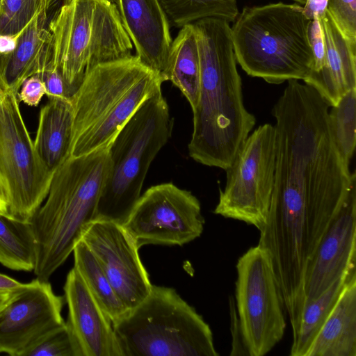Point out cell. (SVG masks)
Returning <instances> with one entry per match:
<instances>
[{"instance_id": "6da1fadb", "label": "cell", "mask_w": 356, "mask_h": 356, "mask_svg": "<svg viewBox=\"0 0 356 356\" xmlns=\"http://www.w3.org/2000/svg\"><path fill=\"white\" fill-rule=\"evenodd\" d=\"M330 104L314 88L289 80L274 104L276 165L264 234L293 249L319 243L356 176L341 157L328 127Z\"/></svg>"}, {"instance_id": "7a4b0ae2", "label": "cell", "mask_w": 356, "mask_h": 356, "mask_svg": "<svg viewBox=\"0 0 356 356\" xmlns=\"http://www.w3.org/2000/svg\"><path fill=\"white\" fill-rule=\"evenodd\" d=\"M193 24L200 56V88L193 111L188 154L199 163L226 170L256 118L244 105L229 22L207 17Z\"/></svg>"}, {"instance_id": "3957f363", "label": "cell", "mask_w": 356, "mask_h": 356, "mask_svg": "<svg viewBox=\"0 0 356 356\" xmlns=\"http://www.w3.org/2000/svg\"><path fill=\"white\" fill-rule=\"evenodd\" d=\"M110 168L108 149L70 156L54 172L47 195L31 224L36 242V278L48 281L95 220Z\"/></svg>"}, {"instance_id": "277c9868", "label": "cell", "mask_w": 356, "mask_h": 356, "mask_svg": "<svg viewBox=\"0 0 356 356\" xmlns=\"http://www.w3.org/2000/svg\"><path fill=\"white\" fill-rule=\"evenodd\" d=\"M163 82L136 55L89 70L70 99L74 123L70 156L108 149L140 106L161 91Z\"/></svg>"}, {"instance_id": "5b68a950", "label": "cell", "mask_w": 356, "mask_h": 356, "mask_svg": "<svg viewBox=\"0 0 356 356\" xmlns=\"http://www.w3.org/2000/svg\"><path fill=\"white\" fill-rule=\"evenodd\" d=\"M311 20L298 3L244 7L231 28L236 62L249 76L271 84L304 81L314 63Z\"/></svg>"}, {"instance_id": "8992f818", "label": "cell", "mask_w": 356, "mask_h": 356, "mask_svg": "<svg viewBox=\"0 0 356 356\" xmlns=\"http://www.w3.org/2000/svg\"><path fill=\"white\" fill-rule=\"evenodd\" d=\"M48 29L53 63L72 97L92 68L132 55L133 44L109 0H64Z\"/></svg>"}, {"instance_id": "52a82bcc", "label": "cell", "mask_w": 356, "mask_h": 356, "mask_svg": "<svg viewBox=\"0 0 356 356\" xmlns=\"http://www.w3.org/2000/svg\"><path fill=\"white\" fill-rule=\"evenodd\" d=\"M122 356H218L212 331L171 287L147 296L113 323Z\"/></svg>"}, {"instance_id": "ba28073f", "label": "cell", "mask_w": 356, "mask_h": 356, "mask_svg": "<svg viewBox=\"0 0 356 356\" xmlns=\"http://www.w3.org/2000/svg\"><path fill=\"white\" fill-rule=\"evenodd\" d=\"M173 120L161 91L146 100L108 147L110 168L95 220L123 225L141 195L146 175L172 135Z\"/></svg>"}, {"instance_id": "9c48e42d", "label": "cell", "mask_w": 356, "mask_h": 356, "mask_svg": "<svg viewBox=\"0 0 356 356\" xmlns=\"http://www.w3.org/2000/svg\"><path fill=\"white\" fill-rule=\"evenodd\" d=\"M236 313L248 355L263 356L282 339L285 305L269 252L257 245L236 264Z\"/></svg>"}, {"instance_id": "30bf717a", "label": "cell", "mask_w": 356, "mask_h": 356, "mask_svg": "<svg viewBox=\"0 0 356 356\" xmlns=\"http://www.w3.org/2000/svg\"><path fill=\"white\" fill-rule=\"evenodd\" d=\"M276 149L274 125L265 123L249 134L225 170L214 213L263 229L274 188Z\"/></svg>"}, {"instance_id": "8fae6325", "label": "cell", "mask_w": 356, "mask_h": 356, "mask_svg": "<svg viewBox=\"0 0 356 356\" xmlns=\"http://www.w3.org/2000/svg\"><path fill=\"white\" fill-rule=\"evenodd\" d=\"M0 110V172L10 195L9 216L31 222L53 176L40 159L21 110L18 92L6 90Z\"/></svg>"}, {"instance_id": "7c38bea8", "label": "cell", "mask_w": 356, "mask_h": 356, "mask_svg": "<svg viewBox=\"0 0 356 356\" xmlns=\"http://www.w3.org/2000/svg\"><path fill=\"white\" fill-rule=\"evenodd\" d=\"M204 223L200 202L191 191L163 183L140 195L123 226L140 248L183 245L201 236Z\"/></svg>"}, {"instance_id": "4fadbf2b", "label": "cell", "mask_w": 356, "mask_h": 356, "mask_svg": "<svg viewBox=\"0 0 356 356\" xmlns=\"http://www.w3.org/2000/svg\"><path fill=\"white\" fill-rule=\"evenodd\" d=\"M65 298L49 281L38 278L12 294L0 311V353L24 356L49 334L65 324L61 312Z\"/></svg>"}, {"instance_id": "5bb4252c", "label": "cell", "mask_w": 356, "mask_h": 356, "mask_svg": "<svg viewBox=\"0 0 356 356\" xmlns=\"http://www.w3.org/2000/svg\"><path fill=\"white\" fill-rule=\"evenodd\" d=\"M81 239L129 310L147 296L152 284L140 259L139 248L123 225L94 220Z\"/></svg>"}, {"instance_id": "9a60e30c", "label": "cell", "mask_w": 356, "mask_h": 356, "mask_svg": "<svg viewBox=\"0 0 356 356\" xmlns=\"http://www.w3.org/2000/svg\"><path fill=\"white\" fill-rule=\"evenodd\" d=\"M356 176L337 218L323 237L305 278V305L336 280L356 271Z\"/></svg>"}, {"instance_id": "2e32d148", "label": "cell", "mask_w": 356, "mask_h": 356, "mask_svg": "<svg viewBox=\"0 0 356 356\" xmlns=\"http://www.w3.org/2000/svg\"><path fill=\"white\" fill-rule=\"evenodd\" d=\"M66 324L81 356H122L113 324L73 267L64 285Z\"/></svg>"}, {"instance_id": "e0dca14e", "label": "cell", "mask_w": 356, "mask_h": 356, "mask_svg": "<svg viewBox=\"0 0 356 356\" xmlns=\"http://www.w3.org/2000/svg\"><path fill=\"white\" fill-rule=\"evenodd\" d=\"M123 26L135 46L136 56L168 81L170 26L159 0H118Z\"/></svg>"}, {"instance_id": "ac0fdd59", "label": "cell", "mask_w": 356, "mask_h": 356, "mask_svg": "<svg viewBox=\"0 0 356 356\" xmlns=\"http://www.w3.org/2000/svg\"><path fill=\"white\" fill-rule=\"evenodd\" d=\"M325 43L324 66L310 73L304 82L335 106L341 97L356 88V40L345 36L326 10L319 17Z\"/></svg>"}, {"instance_id": "d6986e66", "label": "cell", "mask_w": 356, "mask_h": 356, "mask_svg": "<svg viewBox=\"0 0 356 356\" xmlns=\"http://www.w3.org/2000/svg\"><path fill=\"white\" fill-rule=\"evenodd\" d=\"M46 12L40 10L19 33L14 48L0 54V83L18 92L30 76L40 77L52 63L51 38L46 27Z\"/></svg>"}, {"instance_id": "ffe728a7", "label": "cell", "mask_w": 356, "mask_h": 356, "mask_svg": "<svg viewBox=\"0 0 356 356\" xmlns=\"http://www.w3.org/2000/svg\"><path fill=\"white\" fill-rule=\"evenodd\" d=\"M305 356H356V277L346 285Z\"/></svg>"}, {"instance_id": "44dd1931", "label": "cell", "mask_w": 356, "mask_h": 356, "mask_svg": "<svg viewBox=\"0 0 356 356\" xmlns=\"http://www.w3.org/2000/svg\"><path fill=\"white\" fill-rule=\"evenodd\" d=\"M73 123L70 99L49 98L40 111L33 143L40 159L52 173L70 157Z\"/></svg>"}, {"instance_id": "7402d4cb", "label": "cell", "mask_w": 356, "mask_h": 356, "mask_svg": "<svg viewBox=\"0 0 356 356\" xmlns=\"http://www.w3.org/2000/svg\"><path fill=\"white\" fill-rule=\"evenodd\" d=\"M168 81L180 90L193 111L199 100L200 62L193 23L181 27L172 41L168 55Z\"/></svg>"}, {"instance_id": "603a6c76", "label": "cell", "mask_w": 356, "mask_h": 356, "mask_svg": "<svg viewBox=\"0 0 356 356\" xmlns=\"http://www.w3.org/2000/svg\"><path fill=\"white\" fill-rule=\"evenodd\" d=\"M74 268L113 324L129 311L118 297L92 253L80 239L73 249Z\"/></svg>"}, {"instance_id": "cb8c5ba5", "label": "cell", "mask_w": 356, "mask_h": 356, "mask_svg": "<svg viewBox=\"0 0 356 356\" xmlns=\"http://www.w3.org/2000/svg\"><path fill=\"white\" fill-rule=\"evenodd\" d=\"M355 277L356 271L346 274L336 280L316 299L305 304L299 327L293 335L291 355L305 356L346 285Z\"/></svg>"}, {"instance_id": "d4e9b609", "label": "cell", "mask_w": 356, "mask_h": 356, "mask_svg": "<svg viewBox=\"0 0 356 356\" xmlns=\"http://www.w3.org/2000/svg\"><path fill=\"white\" fill-rule=\"evenodd\" d=\"M36 242L31 222L0 215V264L22 271H33Z\"/></svg>"}, {"instance_id": "484cf974", "label": "cell", "mask_w": 356, "mask_h": 356, "mask_svg": "<svg viewBox=\"0 0 356 356\" xmlns=\"http://www.w3.org/2000/svg\"><path fill=\"white\" fill-rule=\"evenodd\" d=\"M170 27L181 28L201 19L218 17L234 22L236 0H159Z\"/></svg>"}, {"instance_id": "4316f807", "label": "cell", "mask_w": 356, "mask_h": 356, "mask_svg": "<svg viewBox=\"0 0 356 356\" xmlns=\"http://www.w3.org/2000/svg\"><path fill=\"white\" fill-rule=\"evenodd\" d=\"M328 112L330 132L343 161L349 165L356 143V88L344 94Z\"/></svg>"}, {"instance_id": "83f0119b", "label": "cell", "mask_w": 356, "mask_h": 356, "mask_svg": "<svg viewBox=\"0 0 356 356\" xmlns=\"http://www.w3.org/2000/svg\"><path fill=\"white\" fill-rule=\"evenodd\" d=\"M41 10L42 0H1L0 35L19 33Z\"/></svg>"}, {"instance_id": "f1b7e54d", "label": "cell", "mask_w": 356, "mask_h": 356, "mask_svg": "<svg viewBox=\"0 0 356 356\" xmlns=\"http://www.w3.org/2000/svg\"><path fill=\"white\" fill-rule=\"evenodd\" d=\"M24 356H81L67 325L55 330L39 341Z\"/></svg>"}, {"instance_id": "f546056e", "label": "cell", "mask_w": 356, "mask_h": 356, "mask_svg": "<svg viewBox=\"0 0 356 356\" xmlns=\"http://www.w3.org/2000/svg\"><path fill=\"white\" fill-rule=\"evenodd\" d=\"M326 10L340 31L356 40V0H327Z\"/></svg>"}, {"instance_id": "4dcf8cb0", "label": "cell", "mask_w": 356, "mask_h": 356, "mask_svg": "<svg viewBox=\"0 0 356 356\" xmlns=\"http://www.w3.org/2000/svg\"><path fill=\"white\" fill-rule=\"evenodd\" d=\"M308 38L314 58L313 66L310 72L313 73L318 72L324 66L325 61V43L318 17L311 20L308 29Z\"/></svg>"}, {"instance_id": "1f68e13d", "label": "cell", "mask_w": 356, "mask_h": 356, "mask_svg": "<svg viewBox=\"0 0 356 356\" xmlns=\"http://www.w3.org/2000/svg\"><path fill=\"white\" fill-rule=\"evenodd\" d=\"M46 86V94L49 98H65L71 99L72 96L65 82L53 62L47 67L41 75Z\"/></svg>"}, {"instance_id": "d6a6232c", "label": "cell", "mask_w": 356, "mask_h": 356, "mask_svg": "<svg viewBox=\"0 0 356 356\" xmlns=\"http://www.w3.org/2000/svg\"><path fill=\"white\" fill-rule=\"evenodd\" d=\"M46 94L44 81L38 75L26 79L22 84L17 94L19 102L31 106H37Z\"/></svg>"}, {"instance_id": "836d02e7", "label": "cell", "mask_w": 356, "mask_h": 356, "mask_svg": "<svg viewBox=\"0 0 356 356\" xmlns=\"http://www.w3.org/2000/svg\"><path fill=\"white\" fill-rule=\"evenodd\" d=\"M230 313L232 321V350L230 355H248L243 343L238 318L236 310L235 302L230 299Z\"/></svg>"}, {"instance_id": "e575fe53", "label": "cell", "mask_w": 356, "mask_h": 356, "mask_svg": "<svg viewBox=\"0 0 356 356\" xmlns=\"http://www.w3.org/2000/svg\"><path fill=\"white\" fill-rule=\"evenodd\" d=\"M327 0H307L303 6V13L309 19L321 17L326 10Z\"/></svg>"}, {"instance_id": "d590c367", "label": "cell", "mask_w": 356, "mask_h": 356, "mask_svg": "<svg viewBox=\"0 0 356 356\" xmlns=\"http://www.w3.org/2000/svg\"><path fill=\"white\" fill-rule=\"evenodd\" d=\"M26 283L17 280L2 273H0V296L11 295L22 289Z\"/></svg>"}, {"instance_id": "8d00e7d4", "label": "cell", "mask_w": 356, "mask_h": 356, "mask_svg": "<svg viewBox=\"0 0 356 356\" xmlns=\"http://www.w3.org/2000/svg\"><path fill=\"white\" fill-rule=\"evenodd\" d=\"M10 195L7 184L0 172V215L9 216Z\"/></svg>"}, {"instance_id": "74e56055", "label": "cell", "mask_w": 356, "mask_h": 356, "mask_svg": "<svg viewBox=\"0 0 356 356\" xmlns=\"http://www.w3.org/2000/svg\"><path fill=\"white\" fill-rule=\"evenodd\" d=\"M11 295L0 296V311L3 309V307L8 302Z\"/></svg>"}, {"instance_id": "f35d334b", "label": "cell", "mask_w": 356, "mask_h": 356, "mask_svg": "<svg viewBox=\"0 0 356 356\" xmlns=\"http://www.w3.org/2000/svg\"><path fill=\"white\" fill-rule=\"evenodd\" d=\"M5 94H6V92L0 83V110H1V104L3 100Z\"/></svg>"}, {"instance_id": "ab89813d", "label": "cell", "mask_w": 356, "mask_h": 356, "mask_svg": "<svg viewBox=\"0 0 356 356\" xmlns=\"http://www.w3.org/2000/svg\"><path fill=\"white\" fill-rule=\"evenodd\" d=\"M292 1L297 2L298 4H300L301 6H304L306 3L307 0H292Z\"/></svg>"}, {"instance_id": "60d3db41", "label": "cell", "mask_w": 356, "mask_h": 356, "mask_svg": "<svg viewBox=\"0 0 356 356\" xmlns=\"http://www.w3.org/2000/svg\"><path fill=\"white\" fill-rule=\"evenodd\" d=\"M111 3H113L114 5L116 6V7L118 6V0H109Z\"/></svg>"}, {"instance_id": "b9f144b4", "label": "cell", "mask_w": 356, "mask_h": 356, "mask_svg": "<svg viewBox=\"0 0 356 356\" xmlns=\"http://www.w3.org/2000/svg\"><path fill=\"white\" fill-rule=\"evenodd\" d=\"M1 0H0V3H1Z\"/></svg>"}]
</instances>
